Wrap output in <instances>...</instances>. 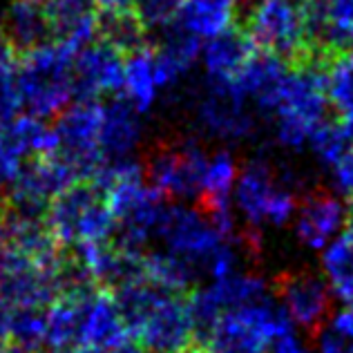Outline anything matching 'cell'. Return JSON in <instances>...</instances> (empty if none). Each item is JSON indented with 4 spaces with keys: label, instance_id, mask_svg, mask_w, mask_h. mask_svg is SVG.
Returning <instances> with one entry per match:
<instances>
[{
    "label": "cell",
    "instance_id": "obj_10",
    "mask_svg": "<svg viewBox=\"0 0 353 353\" xmlns=\"http://www.w3.org/2000/svg\"><path fill=\"white\" fill-rule=\"evenodd\" d=\"M206 163V150L194 139H183L174 143H157L141 165L145 181L165 199L197 201Z\"/></svg>",
    "mask_w": 353,
    "mask_h": 353
},
{
    "label": "cell",
    "instance_id": "obj_6",
    "mask_svg": "<svg viewBox=\"0 0 353 353\" xmlns=\"http://www.w3.org/2000/svg\"><path fill=\"white\" fill-rule=\"evenodd\" d=\"M154 237L161 239L163 250L190 262L201 277H210L212 259L228 241L199 206H183V203H165Z\"/></svg>",
    "mask_w": 353,
    "mask_h": 353
},
{
    "label": "cell",
    "instance_id": "obj_22",
    "mask_svg": "<svg viewBox=\"0 0 353 353\" xmlns=\"http://www.w3.org/2000/svg\"><path fill=\"white\" fill-rule=\"evenodd\" d=\"M322 275L331 293L353 306V233L349 228L322 248Z\"/></svg>",
    "mask_w": 353,
    "mask_h": 353
},
{
    "label": "cell",
    "instance_id": "obj_5",
    "mask_svg": "<svg viewBox=\"0 0 353 353\" xmlns=\"http://www.w3.org/2000/svg\"><path fill=\"white\" fill-rule=\"evenodd\" d=\"M48 226L61 244L110 239L114 217L108 208L103 188L92 179L70 183L50 201Z\"/></svg>",
    "mask_w": 353,
    "mask_h": 353
},
{
    "label": "cell",
    "instance_id": "obj_15",
    "mask_svg": "<svg viewBox=\"0 0 353 353\" xmlns=\"http://www.w3.org/2000/svg\"><path fill=\"white\" fill-rule=\"evenodd\" d=\"M199 121L210 134L219 139H244L253 130V119L230 83L210 81V94L199 105Z\"/></svg>",
    "mask_w": 353,
    "mask_h": 353
},
{
    "label": "cell",
    "instance_id": "obj_42",
    "mask_svg": "<svg viewBox=\"0 0 353 353\" xmlns=\"http://www.w3.org/2000/svg\"><path fill=\"white\" fill-rule=\"evenodd\" d=\"M39 3H45V0H39Z\"/></svg>",
    "mask_w": 353,
    "mask_h": 353
},
{
    "label": "cell",
    "instance_id": "obj_8",
    "mask_svg": "<svg viewBox=\"0 0 353 353\" xmlns=\"http://www.w3.org/2000/svg\"><path fill=\"white\" fill-rule=\"evenodd\" d=\"M101 110L103 103L99 99L72 101V105L54 117V148L50 154L68 165L77 179H90L103 163L99 150Z\"/></svg>",
    "mask_w": 353,
    "mask_h": 353
},
{
    "label": "cell",
    "instance_id": "obj_30",
    "mask_svg": "<svg viewBox=\"0 0 353 353\" xmlns=\"http://www.w3.org/2000/svg\"><path fill=\"white\" fill-rule=\"evenodd\" d=\"M23 154L16 150L14 141L9 139L5 125H0V188L12 183L23 165Z\"/></svg>",
    "mask_w": 353,
    "mask_h": 353
},
{
    "label": "cell",
    "instance_id": "obj_37",
    "mask_svg": "<svg viewBox=\"0 0 353 353\" xmlns=\"http://www.w3.org/2000/svg\"><path fill=\"white\" fill-rule=\"evenodd\" d=\"M108 353H145V349L141 345H137L132 338H125L121 345H117L114 349H110Z\"/></svg>",
    "mask_w": 353,
    "mask_h": 353
},
{
    "label": "cell",
    "instance_id": "obj_36",
    "mask_svg": "<svg viewBox=\"0 0 353 353\" xmlns=\"http://www.w3.org/2000/svg\"><path fill=\"white\" fill-rule=\"evenodd\" d=\"M99 12H117V9H130L132 0H92Z\"/></svg>",
    "mask_w": 353,
    "mask_h": 353
},
{
    "label": "cell",
    "instance_id": "obj_29",
    "mask_svg": "<svg viewBox=\"0 0 353 353\" xmlns=\"http://www.w3.org/2000/svg\"><path fill=\"white\" fill-rule=\"evenodd\" d=\"M183 0H132V12L143 23L148 32L161 30L163 25L172 23L179 14Z\"/></svg>",
    "mask_w": 353,
    "mask_h": 353
},
{
    "label": "cell",
    "instance_id": "obj_17",
    "mask_svg": "<svg viewBox=\"0 0 353 353\" xmlns=\"http://www.w3.org/2000/svg\"><path fill=\"white\" fill-rule=\"evenodd\" d=\"M52 36L77 52L97 39V12L92 0H45Z\"/></svg>",
    "mask_w": 353,
    "mask_h": 353
},
{
    "label": "cell",
    "instance_id": "obj_12",
    "mask_svg": "<svg viewBox=\"0 0 353 353\" xmlns=\"http://www.w3.org/2000/svg\"><path fill=\"white\" fill-rule=\"evenodd\" d=\"M123 54L99 39L77 50L72 68L74 101L121 94V88H123Z\"/></svg>",
    "mask_w": 353,
    "mask_h": 353
},
{
    "label": "cell",
    "instance_id": "obj_3",
    "mask_svg": "<svg viewBox=\"0 0 353 353\" xmlns=\"http://www.w3.org/2000/svg\"><path fill=\"white\" fill-rule=\"evenodd\" d=\"M295 329L280 304L264 295L226 311L192 353H268L271 342Z\"/></svg>",
    "mask_w": 353,
    "mask_h": 353
},
{
    "label": "cell",
    "instance_id": "obj_43",
    "mask_svg": "<svg viewBox=\"0 0 353 353\" xmlns=\"http://www.w3.org/2000/svg\"><path fill=\"white\" fill-rule=\"evenodd\" d=\"M185 353H192V351H185Z\"/></svg>",
    "mask_w": 353,
    "mask_h": 353
},
{
    "label": "cell",
    "instance_id": "obj_33",
    "mask_svg": "<svg viewBox=\"0 0 353 353\" xmlns=\"http://www.w3.org/2000/svg\"><path fill=\"white\" fill-rule=\"evenodd\" d=\"M318 340H320L318 353H353V340L345 338L338 331H333L331 327L327 331H322Z\"/></svg>",
    "mask_w": 353,
    "mask_h": 353
},
{
    "label": "cell",
    "instance_id": "obj_34",
    "mask_svg": "<svg viewBox=\"0 0 353 353\" xmlns=\"http://www.w3.org/2000/svg\"><path fill=\"white\" fill-rule=\"evenodd\" d=\"M18 50L12 45V41L7 39L5 32L0 30V74H12L18 65Z\"/></svg>",
    "mask_w": 353,
    "mask_h": 353
},
{
    "label": "cell",
    "instance_id": "obj_41",
    "mask_svg": "<svg viewBox=\"0 0 353 353\" xmlns=\"http://www.w3.org/2000/svg\"><path fill=\"white\" fill-rule=\"evenodd\" d=\"M0 208H3V194H0Z\"/></svg>",
    "mask_w": 353,
    "mask_h": 353
},
{
    "label": "cell",
    "instance_id": "obj_31",
    "mask_svg": "<svg viewBox=\"0 0 353 353\" xmlns=\"http://www.w3.org/2000/svg\"><path fill=\"white\" fill-rule=\"evenodd\" d=\"M21 97H18L16 79L12 74H0V125L9 123L16 114H21Z\"/></svg>",
    "mask_w": 353,
    "mask_h": 353
},
{
    "label": "cell",
    "instance_id": "obj_16",
    "mask_svg": "<svg viewBox=\"0 0 353 353\" xmlns=\"http://www.w3.org/2000/svg\"><path fill=\"white\" fill-rule=\"evenodd\" d=\"M255 52V43L241 25H230L228 30L201 45V59L208 70V79L215 83L233 81Z\"/></svg>",
    "mask_w": 353,
    "mask_h": 353
},
{
    "label": "cell",
    "instance_id": "obj_39",
    "mask_svg": "<svg viewBox=\"0 0 353 353\" xmlns=\"http://www.w3.org/2000/svg\"><path fill=\"white\" fill-rule=\"evenodd\" d=\"M347 228L353 233V199H351V203L347 206Z\"/></svg>",
    "mask_w": 353,
    "mask_h": 353
},
{
    "label": "cell",
    "instance_id": "obj_7",
    "mask_svg": "<svg viewBox=\"0 0 353 353\" xmlns=\"http://www.w3.org/2000/svg\"><path fill=\"white\" fill-rule=\"evenodd\" d=\"M235 203L253 228L262 224L284 226L297 210V197L284 176L277 174L271 163L250 159L237 170L233 185Z\"/></svg>",
    "mask_w": 353,
    "mask_h": 353
},
{
    "label": "cell",
    "instance_id": "obj_23",
    "mask_svg": "<svg viewBox=\"0 0 353 353\" xmlns=\"http://www.w3.org/2000/svg\"><path fill=\"white\" fill-rule=\"evenodd\" d=\"M97 39L112 45L123 57L148 48V30L132 9L97 12Z\"/></svg>",
    "mask_w": 353,
    "mask_h": 353
},
{
    "label": "cell",
    "instance_id": "obj_20",
    "mask_svg": "<svg viewBox=\"0 0 353 353\" xmlns=\"http://www.w3.org/2000/svg\"><path fill=\"white\" fill-rule=\"evenodd\" d=\"M235 9L237 0H183L176 21L197 39L208 41L235 25Z\"/></svg>",
    "mask_w": 353,
    "mask_h": 353
},
{
    "label": "cell",
    "instance_id": "obj_24",
    "mask_svg": "<svg viewBox=\"0 0 353 353\" xmlns=\"http://www.w3.org/2000/svg\"><path fill=\"white\" fill-rule=\"evenodd\" d=\"M237 179V163L233 154L226 150H219L208 157L206 172H203L201 192L194 203L199 206H212V203H230L233 185Z\"/></svg>",
    "mask_w": 353,
    "mask_h": 353
},
{
    "label": "cell",
    "instance_id": "obj_18",
    "mask_svg": "<svg viewBox=\"0 0 353 353\" xmlns=\"http://www.w3.org/2000/svg\"><path fill=\"white\" fill-rule=\"evenodd\" d=\"M0 30L12 41L18 54L54 39L48 12L39 0H9L0 18Z\"/></svg>",
    "mask_w": 353,
    "mask_h": 353
},
{
    "label": "cell",
    "instance_id": "obj_28",
    "mask_svg": "<svg viewBox=\"0 0 353 353\" xmlns=\"http://www.w3.org/2000/svg\"><path fill=\"white\" fill-rule=\"evenodd\" d=\"M329 12V36L327 52L338 57L342 52L353 50V0H327Z\"/></svg>",
    "mask_w": 353,
    "mask_h": 353
},
{
    "label": "cell",
    "instance_id": "obj_4",
    "mask_svg": "<svg viewBox=\"0 0 353 353\" xmlns=\"http://www.w3.org/2000/svg\"><path fill=\"white\" fill-rule=\"evenodd\" d=\"M273 114L277 117V141L282 145L297 150L309 141L313 128L329 117L322 65H291Z\"/></svg>",
    "mask_w": 353,
    "mask_h": 353
},
{
    "label": "cell",
    "instance_id": "obj_25",
    "mask_svg": "<svg viewBox=\"0 0 353 353\" xmlns=\"http://www.w3.org/2000/svg\"><path fill=\"white\" fill-rule=\"evenodd\" d=\"M45 333H48V306H12L7 340L30 353H43Z\"/></svg>",
    "mask_w": 353,
    "mask_h": 353
},
{
    "label": "cell",
    "instance_id": "obj_19",
    "mask_svg": "<svg viewBox=\"0 0 353 353\" xmlns=\"http://www.w3.org/2000/svg\"><path fill=\"white\" fill-rule=\"evenodd\" d=\"M125 338L128 331L123 327V320H121L112 295H110V291L101 289L90 302L85 329H83V345L110 351L121 345Z\"/></svg>",
    "mask_w": 353,
    "mask_h": 353
},
{
    "label": "cell",
    "instance_id": "obj_11",
    "mask_svg": "<svg viewBox=\"0 0 353 353\" xmlns=\"http://www.w3.org/2000/svg\"><path fill=\"white\" fill-rule=\"evenodd\" d=\"M273 293L295 329L318 340L331 315V289L324 275L297 268L275 277Z\"/></svg>",
    "mask_w": 353,
    "mask_h": 353
},
{
    "label": "cell",
    "instance_id": "obj_21",
    "mask_svg": "<svg viewBox=\"0 0 353 353\" xmlns=\"http://www.w3.org/2000/svg\"><path fill=\"white\" fill-rule=\"evenodd\" d=\"M159 90L161 88L159 81H157L152 50L141 48L128 54L123 61V88H121V94L143 114L154 105Z\"/></svg>",
    "mask_w": 353,
    "mask_h": 353
},
{
    "label": "cell",
    "instance_id": "obj_40",
    "mask_svg": "<svg viewBox=\"0 0 353 353\" xmlns=\"http://www.w3.org/2000/svg\"><path fill=\"white\" fill-rule=\"evenodd\" d=\"M5 250H7V244H5V235H3V226H0V262H3V257H5Z\"/></svg>",
    "mask_w": 353,
    "mask_h": 353
},
{
    "label": "cell",
    "instance_id": "obj_1",
    "mask_svg": "<svg viewBox=\"0 0 353 353\" xmlns=\"http://www.w3.org/2000/svg\"><path fill=\"white\" fill-rule=\"evenodd\" d=\"M128 338L145 353H185L194 347L188 295L163 289L145 275L110 291Z\"/></svg>",
    "mask_w": 353,
    "mask_h": 353
},
{
    "label": "cell",
    "instance_id": "obj_27",
    "mask_svg": "<svg viewBox=\"0 0 353 353\" xmlns=\"http://www.w3.org/2000/svg\"><path fill=\"white\" fill-rule=\"evenodd\" d=\"M309 143L313 148V152L318 154V159L324 165H329V168L349 150V148H353L349 143L345 130H342V125H340V121L329 119V117L313 128V132L309 137Z\"/></svg>",
    "mask_w": 353,
    "mask_h": 353
},
{
    "label": "cell",
    "instance_id": "obj_9",
    "mask_svg": "<svg viewBox=\"0 0 353 353\" xmlns=\"http://www.w3.org/2000/svg\"><path fill=\"white\" fill-rule=\"evenodd\" d=\"M241 27L259 52L273 54L289 65H300L306 57L300 0H255Z\"/></svg>",
    "mask_w": 353,
    "mask_h": 353
},
{
    "label": "cell",
    "instance_id": "obj_35",
    "mask_svg": "<svg viewBox=\"0 0 353 353\" xmlns=\"http://www.w3.org/2000/svg\"><path fill=\"white\" fill-rule=\"evenodd\" d=\"M9 318H12V304L0 295V340H7L9 336Z\"/></svg>",
    "mask_w": 353,
    "mask_h": 353
},
{
    "label": "cell",
    "instance_id": "obj_38",
    "mask_svg": "<svg viewBox=\"0 0 353 353\" xmlns=\"http://www.w3.org/2000/svg\"><path fill=\"white\" fill-rule=\"evenodd\" d=\"M59 353H108L103 349H99V347H92V345H74L70 349H63Z\"/></svg>",
    "mask_w": 353,
    "mask_h": 353
},
{
    "label": "cell",
    "instance_id": "obj_26",
    "mask_svg": "<svg viewBox=\"0 0 353 353\" xmlns=\"http://www.w3.org/2000/svg\"><path fill=\"white\" fill-rule=\"evenodd\" d=\"M324 92L338 114L353 110V50L333 57L324 68Z\"/></svg>",
    "mask_w": 353,
    "mask_h": 353
},
{
    "label": "cell",
    "instance_id": "obj_32",
    "mask_svg": "<svg viewBox=\"0 0 353 353\" xmlns=\"http://www.w3.org/2000/svg\"><path fill=\"white\" fill-rule=\"evenodd\" d=\"M331 170H333V179H336L338 190L345 194V197L353 199V148H349V150L331 165Z\"/></svg>",
    "mask_w": 353,
    "mask_h": 353
},
{
    "label": "cell",
    "instance_id": "obj_14",
    "mask_svg": "<svg viewBox=\"0 0 353 353\" xmlns=\"http://www.w3.org/2000/svg\"><path fill=\"white\" fill-rule=\"evenodd\" d=\"M141 139V112L123 94L110 97L101 110L99 150L103 161L130 157Z\"/></svg>",
    "mask_w": 353,
    "mask_h": 353
},
{
    "label": "cell",
    "instance_id": "obj_2",
    "mask_svg": "<svg viewBox=\"0 0 353 353\" xmlns=\"http://www.w3.org/2000/svg\"><path fill=\"white\" fill-rule=\"evenodd\" d=\"M74 54L70 45L50 39L18 57L14 79L25 114L54 119L72 103Z\"/></svg>",
    "mask_w": 353,
    "mask_h": 353
},
{
    "label": "cell",
    "instance_id": "obj_13",
    "mask_svg": "<svg viewBox=\"0 0 353 353\" xmlns=\"http://www.w3.org/2000/svg\"><path fill=\"white\" fill-rule=\"evenodd\" d=\"M295 233L306 248L322 250L347 226V203L327 188H311L297 201Z\"/></svg>",
    "mask_w": 353,
    "mask_h": 353
}]
</instances>
